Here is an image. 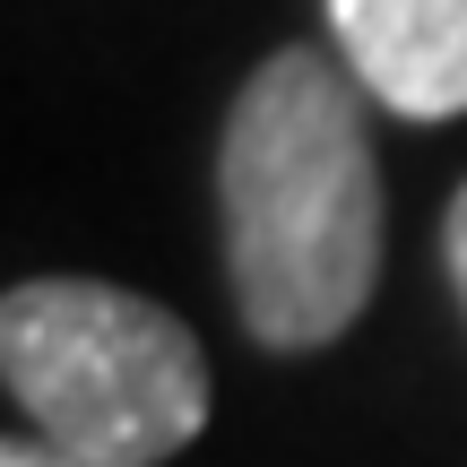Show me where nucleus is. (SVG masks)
<instances>
[{
    "label": "nucleus",
    "instance_id": "nucleus-4",
    "mask_svg": "<svg viewBox=\"0 0 467 467\" xmlns=\"http://www.w3.org/2000/svg\"><path fill=\"white\" fill-rule=\"evenodd\" d=\"M0 467H121V459H87V451H61V441L26 433V441H9V451H0Z\"/></svg>",
    "mask_w": 467,
    "mask_h": 467
},
{
    "label": "nucleus",
    "instance_id": "nucleus-3",
    "mask_svg": "<svg viewBox=\"0 0 467 467\" xmlns=\"http://www.w3.org/2000/svg\"><path fill=\"white\" fill-rule=\"evenodd\" d=\"M347 69L407 121L467 113V0H329Z\"/></svg>",
    "mask_w": 467,
    "mask_h": 467
},
{
    "label": "nucleus",
    "instance_id": "nucleus-1",
    "mask_svg": "<svg viewBox=\"0 0 467 467\" xmlns=\"http://www.w3.org/2000/svg\"><path fill=\"white\" fill-rule=\"evenodd\" d=\"M217 200L243 329L277 355L347 337L381 285V165L364 130V78L312 44L268 52L234 96Z\"/></svg>",
    "mask_w": 467,
    "mask_h": 467
},
{
    "label": "nucleus",
    "instance_id": "nucleus-2",
    "mask_svg": "<svg viewBox=\"0 0 467 467\" xmlns=\"http://www.w3.org/2000/svg\"><path fill=\"white\" fill-rule=\"evenodd\" d=\"M0 372L35 433L87 459L165 467L208 424V355L173 312L96 277H26L0 303Z\"/></svg>",
    "mask_w": 467,
    "mask_h": 467
},
{
    "label": "nucleus",
    "instance_id": "nucleus-5",
    "mask_svg": "<svg viewBox=\"0 0 467 467\" xmlns=\"http://www.w3.org/2000/svg\"><path fill=\"white\" fill-rule=\"evenodd\" d=\"M441 260H451V285H459V303H467V191L451 200V217H441Z\"/></svg>",
    "mask_w": 467,
    "mask_h": 467
}]
</instances>
